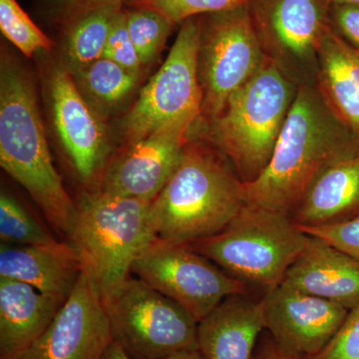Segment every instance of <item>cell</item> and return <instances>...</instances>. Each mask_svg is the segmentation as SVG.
<instances>
[{
	"instance_id": "cell-1",
	"label": "cell",
	"mask_w": 359,
	"mask_h": 359,
	"mask_svg": "<svg viewBox=\"0 0 359 359\" xmlns=\"http://www.w3.org/2000/svg\"><path fill=\"white\" fill-rule=\"evenodd\" d=\"M359 149V137L328 107L318 87L299 83L268 166L243 183L248 205L292 214L321 169Z\"/></svg>"
},
{
	"instance_id": "cell-2",
	"label": "cell",
	"mask_w": 359,
	"mask_h": 359,
	"mask_svg": "<svg viewBox=\"0 0 359 359\" xmlns=\"http://www.w3.org/2000/svg\"><path fill=\"white\" fill-rule=\"evenodd\" d=\"M0 165L29 194L47 221L70 238L77 205L52 161L32 80L4 56L0 68Z\"/></svg>"
},
{
	"instance_id": "cell-3",
	"label": "cell",
	"mask_w": 359,
	"mask_h": 359,
	"mask_svg": "<svg viewBox=\"0 0 359 359\" xmlns=\"http://www.w3.org/2000/svg\"><path fill=\"white\" fill-rule=\"evenodd\" d=\"M245 205L243 182L226 156L189 141L151 212L158 238L192 244L223 231Z\"/></svg>"
},
{
	"instance_id": "cell-4",
	"label": "cell",
	"mask_w": 359,
	"mask_h": 359,
	"mask_svg": "<svg viewBox=\"0 0 359 359\" xmlns=\"http://www.w3.org/2000/svg\"><path fill=\"white\" fill-rule=\"evenodd\" d=\"M297 86L268 56L261 69L212 120V141L243 183L254 181L268 166Z\"/></svg>"
},
{
	"instance_id": "cell-5",
	"label": "cell",
	"mask_w": 359,
	"mask_h": 359,
	"mask_svg": "<svg viewBox=\"0 0 359 359\" xmlns=\"http://www.w3.org/2000/svg\"><path fill=\"white\" fill-rule=\"evenodd\" d=\"M77 207L71 243L104 297L129 278L137 257L157 238L151 203L98 190L84 193Z\"/></svg>"
},
{
	"instance_id": "cell-6",
	"label": "cell",
	"mask_w": 359,
	"mask_h": 359,
	"mask_svg": "<svg viewBox=\"0 0 359 359\" xmlns=\"http://www.w3.org/2000/svg\"><path fill=\"white\" fill-rule=\"evenodd\" d=\"M311 241L290 215L247 204L223 231L188 245L229 275L268 292L283 283Z\"/></svg>"
},
{
	"instance_id": "cell-7",
	"label": "cell",
	"mask_w": 359,
	"mask_h": 359,
	"mask_svg": "<svg viewBox=\"0 0 359 359\" xmlns=\"http://www.w3.org/2000/svg\"><path fill=\"white\" fill-rule=\"evenodd\" d=\"M113 341L132 359L198 349V323L173 299L129 276L102 297Z\"/></svg>"
},
{
	"instance_id": "cell-8",
	"label": "cell",
	"mask_w": 359,
	"mask_h": 359,
	"mask_svg": "<svg viewBox=\"0 0 359 359\" xmlns=\"http://www.w3.org/2000/svg\"><path fill=\"white\" fill-rule=\"evenodd\" d=\"M200 20L198 69L202 116L214 120L229 99L261 69L266 55L249 4Z\"/></svg>"
},
{
	"instance_id": "cell-9",
	"label": "cell",
	"mask_w": 359,
	"mask_h": 359,
	"mask_svg": "<svg viewBox=\"0 0 359 359\" xmlns=\"http://www.w3.org/2000/svg\"><path fill=\"white\" fill-rule=\"evenodd\" d=\"M200 39L197 16L182 22L166 60L142 89L125 119L123 129L128 145L170 125L192 127L202 116Z\"/></svg>"
},
{
	"instance_id": "cell-10",
	"label": "cell",
	"mask_w": 359,
	"mask_h": 359,
	"mask_svg": "<svg viewBox=\"0 0 359 359\" xmlns=\"http://www.w3.org/2000/svg\"><path fill=\"white\" fill-rule=\"evenodd\" d=\"M131 273L183 306L198 323L224 299L249 290L188 244L158 238L137 257Z\"/></svg>"
},
{
	"instance_id": "cell-11",
	"label": "cell",
	"mask_w": 359,
	"mask_h": 359,
	"mask_svg": "<svg viewBox=\"0 0 359 359\" xmlns=\"http://www.w3.org/2000/svg\"><path fill=\"white\" fill-rule=\"evenodd\" d=\"M112 342L102 297L83 271L48 328L14 359H102Z\"/></svg>"
},
{
	"instance_id": "cell-12",
	"label": "cell",
	"mask_w": 359,
	"mask_h": 359,
	"mask_svg": "<svg viewBox=\"0 0 359 359\" xmlns=\"http://www.w3.org/2000/svg\"><path fill=\"white\" fill-rule=\"evenodd\" d=\"M266 332L285 353L313 359L334 339L349 311L280 283L262 299Z\"/></svg>"
},
{
	"instance_id": "cell-13",
	"label": "cell",
	"mask_w": 359,
	"mask_h": 359,
	"mask_svg": "<svg viewBox=\"0 0 359 359\" xmlns=\"http://www.w3.org/2000/svg\"><path fill=\"white\" fill-rule=\"evenodd\" d=\"M49 90L54 125L75 173L85 185H101L111 147L100 114L80 93L68 71H54Z\"/></svg>"
},
{
	"instance_id": "cell-14",
	"label": "cell",
	"mask_w": 359,
	"mask_h": 359,
	"mask_svg": "<svg viewBox=\"0 0 359 359\" xmlns=\"http://www.w3.org/2000/svg\"><path fill=\"white\" fill-rule=\"evenodd\" d=\"M191 127L170 125L129 144L106 170L104 193L152 203L183 157Z\"/></svg>"
},
{
	"instance_id": "cell-15",
	"label": "cell",
	"mask_w": 359,
	"mask_h": 359,
	"mask_svg": "<svg viewBox=\"0 0 359 359\" xmlns=\"http://www.w3.org/2000/svg\"><path fill=\"white\" fill-rule=\"evenodd\" d=\"M325 0H264L257 25L266 55L287 74L316 66L321 40L330 26Z\"/></svg>"
},
{
	"instance_id": "cell-16",
	"label": "cell",
	"mask_w": 359,
	"mask_h": 359,
	"mask_svg": "<svg viewBox=\"0 0 359 359\" xmlns=\"http://www.w3.org/2000/svg\"><path fill=\"white\" fill-rule=\"evenodd\" d=\"M283 283L348 311L359 306V261L318 238L311 237Z\"/></svg>"
},
{
	"instance_id": "cell-17",
	"label": "cell",
	"mask_w": 359,
	"mask_h": 359,
	"mask_svg": "<svg viewBox=\"0 0 359 359\" xmlns=\"http://www.w3.org/2000/svg\"><path fill=\"white\" fill-rule=\"evenodd\" d=\"M359 215V149L328 162L290 214L301 226H327Z\"/></svg>"
},
{
	"instance_id": "cell-18",
	"label": "cell",
	"mask_w": 359,
	"mask_h": 359,
	"mask_svg": "<svg viewBox=\"0 0 359 359\" xmlns=\"http://www.w3.org/2000/svg\"><path fill=\"white\" fill-rule=\"evenodd\" d=\"M81 257L72 243L1 245L0 278L28 283L44 292L69 297L83 273Z\"/></svg>"
},
{
	"instance_id": "cell-19",
	"label": "cell",
	"mask_w": 359,
	"mask_h": 359,
	"mask_svg": "<svg viewBox=\"0 0 359 359\" xmlns=\"http://www.w3.org/2000/svg\"><path fill=\"white\" fill-rule=\"evenodd\" d=\"M68 297L0 278V359H14L48 328Z\"/></svg>"
},
{
	"instance_id": "cell-20",
	"label": "cell",
	"mask_w": 359,
	"mask_h": 359,
	"mask_svg": "<svg viewBox=\"0 0 359 359\" xmlns=\"http://www.w3.org/2000/svg\"><path fill=\"white\" fill-rule=\"evenodd\" d=\"M264 330L262 299L233 295L198 323V349L205 359H252Z\"/></svg>"
},
{
	"instance_id": "cell-21",
	"label": "cell",
	"mask_w": 359,
	"mask_h": 359,
	"mask_svg": "<svg viewBox=\"0 0 359 359\" xmlns=\"http://www.w3.org/2000/svg\"><path fill=\"white\" fill-rule=\"evenodd\" d=\"M316 78L328 107L359 137V49L330 27L318 49Z\"/></svg>"
},
{
	"instance_id": "cell-22",
	"label": "cell",
	"mask_w": 359,
	"mask_h": 359,
	"mask_svg": "<svg viewBox=\"0 0 359 359\" xmlns=\"http://www.w3.org/2000/svg\"><path fill=\"white\" fill-rule=\"evenodd\" d=\"M125 4L111 2L66 18L65 58L68 72L103 57L111 30Z\"/></svg>"
},
{
	"instance_id": "cell-23",
	"label": "cell",
	"mask_w": 359,
	"mask_h": 359,
	"mask_svg": "<svg viewBox=\"0 0 359 359\" xmlns=\"http://www.w3.org/2000/svg\"><path fill=\"white\" fill-rule=\"evenodd\" d=\"M70 74L80 93L99 114L126 100L141 77L104 57Z\"/></svg>"
},
{
	"instance_id": "cell-24",
	"label": "cell",
	"mask_w": 359,
	"mask_h": 359,
	"mask_svg": "<svg viewBox=\"0 0 359 359\" xmlns=\"http://www.w3.org/2000/svg\"><path fill=\"white\" fill-rule=\"evenodd\" d=\"M125 8L130 39L144 66L160 55L173 25L163 14L147 7Z\"/></svg>"
},
{
	"instance_id": "cell-25",
	"label": "cell",
	"mask_w": 359,
	"mask_h": 359,
	"mask_svg": "<svg viewBox=\"0 0 359 359\" xmlns=\"http://www.w3.org/2000/svg\"><path fill=\"white\" fill-rule=\"evenodd\" d=\"M0 238L4 245H49L57 242L46 226L15 198L4 192L0 196Z\"/></svg>"
},
{
	"instance_id": "cell-26",
	"label": "cell",
	"mask_w": 359,
	"mask_h": 359,
	"mask_svg": "<svg viewBox=\"0 0 359 359\" xmlns=\"http://www.w3.org/2000/svg\"><path fill=\"white\" fill-rule=\"evenodd\" d=\"M0 29L26 57L53 46V41L33 22L16 0H0Z\"/></svg>"
},
{
	"instance_id": "cell-27",
	"label": "cell",
	"mask_w": 359,
	"mask_h": 359,
	"mask_svg": "<svg viewBox=\"0 0 359 359\" xmlns=\"http://www.w3.org/2000/svg\"><path fill=\"white\" fill-rule=\"evenodd\" d=\"M248 1L249 0H139L130 6L153 9L163 14L174 25L198 15L231 11Z\"/></svg>"
},
{
	"instance_id": "cell-28",
	"label": "cell",
	"mask_w": 359,
	"mask_h": 359,
	"mask_svg": "<svg viewBox=\"0 0 359 359\" xmlns=\"http://www.w3.org/2000/svg\"><path fill=\"white\" fill-rule=\"evenodd\" d=\"M103 57L109 59L113 62L122 66L125 69L129 70L130 72L141 76L144 65L139 57L138 52L135 48L133 42L130 39L125 8L119 14L113 25L105 50H104Z\"/></svg>"
},
{
	"instance_id": "cell-29",
	"label": "cell",
	"mask_w": 359,
	"mask_h": 359,
	"mask_svg": "<svg viewBox=\"0 0 359 359\" xmlns=\"http://www.w3.org/2000/svg\"><path fill=\"white\" fill-rule=\"evenodd\" d=\"M299 226L311 237L320 238L359 261V215L346 221L327 226Z\"/></svg>"
},
{
	"instance_id": "cell-30",
	"label": "cell",
	"mask_w": 359,
	"mask_h": 359,
	"mask_svg": "<svg viewBox=\"0 0 359 359\" xmlns=\"http://www.w3.org/2000/svg\"><path fill=\"white\" fill-rule=\"evenodd\" d=\"M313 359H359V306L349 311L334 339Z\"/></svg>"
},
{
	"instance_id": "cell-31",
	"label": "cell",
	"mask_w": 359,
	"mask_h": 359,
	"mask_svg": "<svg viewBox=\"0 0 359 359\" xmlns=\"http://www.w3.org/2000/svg\"><path fill=\"white\" fill-rule=\"evenodd\" d=\"M334 7V20L342 39L359 49V6Z\"/></svg>"
},
{
	"instance_id": "cell-32",
	"label": "cell",
	"mask_w": 359,
	"mask_h": 359,
	"mask_svg": "<svg viewBox=\"0 0 359 359\" xmlns=\"http://www.w3.org/2000/svg\"><path fill=\"white\" fill-rule=\"evenodd\" d=\"M46 1L52 13H55L60 20H63L73 14L91 7L101 6V4L121 2L125 6H130L138 2L139 0H46Z\"/></svg>"
},
{
	"instance_id": "cell-33",
	"label": "cell",
	"mask_w": 359,
	"mask_h": 359,
	"mask_svg": "<svg viewBox=\"0 0 359 359\" xmlns=\"http://www.w3.org/2000/svg\"><path fill=\"white\" fill-rule=\"evenodd\" d=\"M252 359H304L283 351L266 332L257 342Z\"/></svg>"
},
{
	"instance_id": "cell-34",
	"label": "cell",
	"mask_w": 359,
	"mask_h": 359,
	"mask_svg": "<svg viewBox=\"0 0 359 359\" xmlns=\"http://www.w3.org/2000/svg\"><path fill=\"white\" fill-rule=\"evenodd\" d=\"M102 359H132L130 358L128 354L125 353L124 351L118 346L117 344H115L114 341L110 344V346L108 347L106 353H104Z\"/></svg>"
},
{
	"instance_id": "cell-35",
	"label": "cell",
	"mask_w": 359,
	"mask_h": 359,
	"mask_svg": "<svg viewBox=\"0 0 359 359\" xmlns=\"http://www.w3.org/2000/svg\"><path fill=\"white\" fill-rule=\"evenodd\" d=\"M166 359H205L201 354L199 349H194V351H180L173 355L169 356Z\"/></svg>"
},
{
	"instance_id": "cell-36",
	"label": "cell",
	"mask_w": 359,
	"mask_h": 359,
	"mask_svg": "<svg viewBox=\"0 0 359 359\" xmlns=\"http://www.w3.org/2000/svg\"><path fill=\"white\" fill-rule=\"evenodd\" d=\"M337 6H359V0H330Z\"/></svg>"
}]
</instances>
